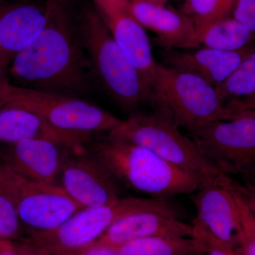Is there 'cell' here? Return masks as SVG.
<instances>
[{
    "label": "cell",
    "instance_id": "35",
    "mask_svg": "<svg viewBox=\"0 0 255 255\" xmlns=\"http://www.w3.org/2000/svg\"><path fill=\"white\" fill-rule=\"evenodd\" d=\"M9 1V0H0V2H2V1Z\"/></svg>",
    "mask_w": 255,
    "mask_h": 255
},
{
    "label": "cell",
    "instance_id": "25",
    "mask_svg": "<svg viewBox=\"0 0 255 255\" xmlns=\"http://www.w3.org/2000/svg\"><path fill=\"white\" fill-rule=\"evenodd\" d=\"M195 237L200 240L205 248L206 255H241L233 247L219 241L199 223L194 221Z\"/></svg>",
    "mask_w": 255,
    "mask_h": 255
},
{
    "label": "cell",
    "instance_id": "27",
    "mask_svg": "<svg viewBox=\"0 0 255 255\" xmlns=\"http://www.w3.org/2000/svg\"><path fill=\"white\" fill-rule=\"evenodd\" d=\"M98 6L104 21L109 19L116 14L128 12L130 0H95Z\"/></svg>",
    "mask_w": 255,
    "mask_h": 255
},
{
    "label": "cell",
    "instance_id": "10",
    "mask_svg": "<svg viewBox=\"0 0 255 255\" xmlns=\"http://www.w3.org/2000/svg\"><path fill=\"white\" fill-rule=\"evenodd\" d=\"M59 177L62 188L83 208L109 205L121 199L118 182L88 148L72 151Z\"/></svg>",
    "mask_w": 255,
    "mask_h": 255
},
{
    "label": "cell",
    "instance_id": "3",
    "mask_svg": "<svg viewBox=\"0 0 255 255\" xmlns=\"http://www.w3.org/2000/svg\"><path fill=\"white\" fill-rule=\"evenodd\" d=\"M155 211L180 217V211L167 199L121 198L99 207L83 208L58 227L28 231L23 243L50 255H73L98 241L108 228L128 215Z\"/></svg>",
    "mask_w": 255,
    "mask_h": 255
},
{
    "label": "cell",
    "instance_id": "30",
    "mask_svg": "<svg viewBox=\"0 0 255 255\" xmlns=\"http://www.w3.org/2000/svg\"><path fill=\"white\" fill-rule=\"evenodd\" d=\"M73 255H122L117 252L104 247H88Z\"/></svg>",
    "mask_w": 255,
    "mask_h": 255
},
{
    "label": "cell",
    "instance_id": "17",
    "mask_svg": "<svg viewBox=\"0 0 255 255\" xmlns=\"http://www.w3.org/2000/svg\"><path fill=\"white\" fill-rule=\"evenodd\" d=\"M254 50L255 46L253 44L238 51L205 47L195 51L169 52L166 55V62L169 67L197 75L216 87L223 83Z\"/></svg>",
    "mask_w": 255,
    "mask_h": 255
},
{
    "label": "cell",
    "instance_id": "13",
    "mask_svg": "<svg viewBox=\"0 0 255 255\" xmlns=\"http://www.w3.org/2000/svg\"><path fill=\"white\" fill-rule=\"evenodd\" d=\"M95 134L72 132L53 127L46 119L22 107L0 102V142L27 139L52 140L75 150H85Z\"/></svg>",
    "mask_w": 255,
    "mask_h": 255
},
{
    "label": "cell",
    "instance_id": "14",
    "mask_svg": "<svg viewBox=\"0 0 255 255\" xmlns=\"http://www.w3.org/2000/svg\"><path fill=\"white\" fill-rule=\"evenodd\" d=\"M7 145L9 168L36 182L55 184L60 177L64 162L73 149L63 144L43 140L27 139Z\"/></svg>",
    "mask_w": 255,
    "mask_h": 255
},
{
    "label": "cell",
    "instance_id": "19",
    "mask_svg": "<svg viewBox=\"0 0 255 255\" xmlns=\"http://www.w3.org/2000/svg\"><path fill=\"white\" fill-rule=\"evenodd\" d=\"M198 41L206 48L238 51L250 46L255 33L250 31L233 16L195 25Z\"/></svg>",
    "mask_w": 255,
    "mask_h": 255
},
{
    "label": "cell",
    "instance_id": "4",
    "mask_svg": "<svg viewBox=\"0 0 255 255\" xmlns=\"http://www.w3.org/2000/svg\"><path fill=\"white\" fill-rule=\"evenodd\" d=\"M150 101L189 132L235 117L215 87L204 79L162 64L156 68Z\"/></svg>",
    "mask_w": 255,
    "mask_h": 255
},
{
    "label": "cell",
    "instance_id": "11",
    "mask_svg": "<svg viewBox=\"0 0 255 255\" xmlns=\"http://www.w3.org/2000/svg\"><path fill=\"white\" fill-rule=\"evenodd\" d=\"M194 193L193 202L197 212L194 221L219 241L236 248L237 213L232 179L221 172L201 182Z\"/></svg>",
    "mask_w": 255,
    "mask_h": 255
},
{
    "label": "cell",
    "instance_id": "31",
    "mask_svg": "<svg viewBox=\"0 0 255 255\" xmlns=\"http://www.w3.org/2000/svg\"><path fill=\"white\" fill-rule=\"evenodd\" d=\"M0 255H22L12 242L0 241Z\"/></svg>",
    "mask_w": 255,
    "mask_h": 255
},
{
    "label": "cell",
    "instance_id": "28",
    "mask_svg": "<svg viewBox=\"0 0 255 255\" xmlns=\"http://www.w3.org/2000/svg\"><path fill=\"white\" fill-rule=\"evenodd\" d=\"M236 184L255 220V180L246 182L244 185L236 182Z\"/></svg>",
    "mask_w": 255,
    "mask_h": 255
},
{
    "label": "cell",
    "instance_id": "22",
    "mask_svg": "<svg viewBox=\"0 0 255 255\" xmlns=\"http://www.w3.org/2000/svg\"><path fill=\"white\" fill-rule=\"evenodd\" d=\"M236 202V238L241 255H255V220L241 192L233 181Z\"/></svg>",
    "mask_w": 255,
    "mask_h": 255
},
{
    "label": "cell",
    "instance_id": "16",
    "mask_svg": "<svg viewBox=\"0 0 255 255\" xmlns=\"http://www.w3.org/2000/svg\"><path fill=\"white\" fill-rule=\"evenodd\" d=\"M128 13L153 31L165 48L191 49L200 46L194 20L187 14L141 0H130Z\"/></svg>",
    "mask_w": 255,
    "mask_h": 255
},
{
    "label": "cell",
    "instance_id": "18",
    "mask_svg": "<svg viewBox=\"0 0 255 255\" xmlns=\"http://www.w3.org/2000/svg\"><path fill=\"white\" fill-rule=\"evenodd\" d=\"M114 40L138 73L148 101L157 63L143 26L128 12L119 13L105 21Z\"/></svg>",
    "mask_w": 255,
    "mask_h": 255
},
{
    "label": "cell",
    "instance_id": "26",
    "mask_svg": "<svg viewBox=\"0 0 255 255\" xmlns=\"http://www.w3.org/2000/svg\"><path fill=\"white\" fill-rule=\"evenodd\" d=\"M232 16L255 33V0H235Z\"/></svg>",
    "mask_w": 255,
    "mask_h": 255
},
{
    "label": "cell",
    "instance_id": "34",
    "mask_svg": "<svg viewBox=\"0 0 255 255\" xmlns=\"http://www.w3.org/2000/svg\"><path fill=\"white\" fill-rule=\"evenodd\" d=\"M141 1H146V2L152 3V4L164 5L168 0H141Z\"/></svg>",
    "mask_w": 255,
    "mask_h": 255
},
{
    "label": "cell",
    "instance_id": "37",
    "mask_svg": "<svg viewBox=\"0 0 255 255\" xmlns=\"http://www.w3.org/2000/svg\"><path fill=\"white\" fill-rule=\"evenodd\" d=\"M58 1H63V0H58Z\"/></svg>",
    "mask_w": 255,
    "mask_h": 255
},
{
    "label": "cell",
    "instance_id": "9",
    "mask_svg": "<svg viewBox=\"0 0 255 255\" xmlns=\"http://www.w3.org/2000/svg\"><path fill=\"white\" fill-rule=\"evenodd\" d=\"M0 179L11 194L20 221L28 231L54 229L83 209L61 186L31 180L6 165L0 167Z\"/></svg>",
    "mask_w": 255,
    "mask_h": 255
},
{
    "label": "cell",
    "instance_id": "15",
    "mask_svg": "<svg viewBox=\"0 0 255 255\" xmlns=\"http://www.w3.org/2000/svg\"><path fill=\"white\" fill-rule=\"evenodd\" d=\"M156 236L194 238L195 233L193 225L183 222L178 216L159 211H140L114 223L91 246L114 248L134 240Z\"/></svg>",
    "mask_w": 255,
    "mask_h": 255
},
{
    "label": "cell",
    "instance_id": "6",
    "mask_svg": "<svg viewBox=\"0 0 255 255\" xmlns=\"http://www.w3.org/2000/svg\"><path fill=\"white\" fill-rule=\"evenodd\" d=\"M78 26L92 73L107 93L127 110L148 101L138 73L102 16L87 10Z\"/></svg>",
    "mask_w": 255,
    "mask_h": 255
},
{
    "label": "cell",
    "instance_id": "1",
    "mask_svg": "<svg viewBox=\"0 0 255 255\" xmlns=\"http://www.w3.org/2000/svg\"><path fill=\"white\" fill-rule=\"evenodd\" d=\"M63 1L48 0L46 26L15 57L8 78L16 86L80 98L90 90L92 72L78 25Z\"/></svg>",
    "mask_w": 255,
    "mask_h": 255
},
{
    "label": "cell",
    "instance_id": "8",
    "mask_svg": "<svg viewBox=\"0 0 255 255\" xmlns=\"http://www.w3.org/2000/svg\"><path fill=\"white\" fill-rule=\"evenodd\" d=\"M189 137L223 173L255 180V112H236L235 117L207 124Z\"/></svg>",
    "mask_w": 255,
    "mask_h": 255
},
{
    "label": "cell",
    "instance_id": "2",
    "mask_svg": "<svg viewBox=\"0 0 255 255\" xmlns=\"http://www.w3.org/2000/svg\"><path fill=\"white\" fill-rule=\"evenodd\" d=\"M88 150L118 182L152 199L194 194L202 180L169 163L152 151L111 136L94 140Z\"/></svg>",
    "mask_w": 255,
    "mask_h": 255
},
{
    "label": "cell",
    "instance_id": "23",
    "mask_svg": "<svg viewBox=\"0 0 255 255\" xmlns=\"http://www.w3.org/2000/svg\"><path fill=\"white\" fill-rule=\"evenodd\" d=\"M235 0H187L185 14L195 25L203 24L232 16Z\"/></svg>",
    "mask_w": 255,
    "mask_h": 255
},
{
    "label": "cell",
    "instance_id": "20",
    "mask_svg": "<svg viewBox=\"0 0 255 255\" xmlns=\"http://www.w3.org/2000/svg\"><path fill=\"white\" fill-rule=\"evenodd\" d=\"M110 249L122 255H198L205 253L202 242L196 238L156 236L140 238Z\"/></svg>",
    "mask_w": 255,
    "mask_h": 255
},
{
    "label": "cell",
    "instance_id": "24",
    "mask_svg": "<svg viewBox=\"0 0 255 255\" xmlns=\"http://www.w3.org/2000/svg\"><path fill=\"white\" fill-rule=\"evenodd\" d=\"M21 225L14 201L0 179V241L17 239L21 235Z\"/></svg>",
    "mask_w": 255,
    "mask_h": 255
},
{
    "label": "cell",
    "instance_id": "12",
    "mask_svg": "<svg viewBox=\"0 0 255 255\" xmlns=\"http://www.w3.org/2000/svg\"><path fill=\"white\" fill-rule=\"evenodd\" d=\"M46 22V6L26 0L0 2V65L7 73L15 57L39 36Z\"/></svg>",
    "mask_w": 255,
    "mask_h": 255
},
{
    "label": "cell",
    "instance_id": "5",
    "mask_svg": "<svg viewBox=\"0 0 255 255\" xmlns=\"http://www.w3.org/2000/svg\"><path fill=\"white\" fill-rule=\"evenodd\" d=\"M107 134L148 149L169 163L200 178L202 182L222 172L190 137L183 135L172 117L160 109L156 108L152 113L132 114Z\"/></svg>",
    "mask_w": 255,
    "mask_h": 255
},
{
    "label": "cell",
    "instance_id": "33",
    "mask_svg": "<svg viewBox=\"0 0 255 255\" xmlns=\"http://www.w3.org/2000/svg\"><path fill=\"white\" fill-rule=\"evenodd\" d=\"M9 82L7 72L0 65V92Z\"/></svg>",
    "mask_w": 255,
    "mask_h": 255
},
{
    "label": "cell",
    "instance_id": "7",
    "mask_svg": "<svg viewBox=\"0 0 255 255\" xmlns=\"http://www.w3.org/2000/svg\"><path fill=\"white\" fill-rule=\"evenodd\" d=\"M0 102L22 107L68 131L109 133L122 120L79 97L37 91L9 83L0 92Z\"/></svg>",
    "mask_w": 255,
    "mask_h": 255
},
{
    "label": "cell",
    "instance_id": "36",
    "mask_svg": "<svg viewBox=\"0 0 255 255\" xmlns=\"http://www.w3.org/2000/svg\"><path fill=\"white\" fill-rule=\"evenodd\" d=\"M198 255H206L205 253H202V254H199Z\"/></svg>",
    "mask_w": 255,
    "mask_h": 255
},
{
    "label": "cell",
    "instance_id": "32",
    "mask_svg": "<svg viewBox=\"0 0 255 255\" xmlns=\"http://www.w3.org/2000/svg\"><path fill=\"white\" fill-rule=\"evenodd\" d=\"M16 246L17 247L18 251L22 255H50L38 251L36 248L30 246L27 243H23V242L22 243L16 244Z\"/></svg>",
    "mask_w": 255,
    "mask_h": 255
},
{
    "label": "cell",
    "instance_id": "29",
    "mask_svg": "<svg viewBox=\"0 0 255 255\" xmlns=\"http://www.w3.org/2000/svg\"><path fill=\"white\" fill-rule=\"evenodd\" d=\"M226 105L234 114L244 110L255 112V92L245 98L228 102Z\"/></svg>",
    "mask_w": 255,
    "mask_h": 255
},
{
    "label": "cell",
    "instance_id": "21",
    "mask_svg": "<svg viewBox=\"0 0 255 255\" xmlns=\"http://www.w3.org/2000/svg\"><path fill=\"white\" fill-rule=\"evenodd\" d=\"M223 102L241 100L255 92V50L223 83L215 87Z\"/></svg>",
    "mask_w": 255,
    "mask_h": 255
}]
</instances>
